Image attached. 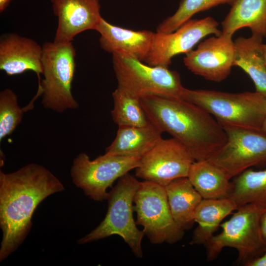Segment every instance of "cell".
<instances>
[{
    "label": "cell",
    "mask_w": 266,
    "mask_h": 266,
    "mask_svg": "<svg viewBox=\"0 0 266 266\" xmlns=\"http://www.w3.org/2000/svg\"><path fill=\"white\" fill-rule=\"evenodd\" d=\"M262 212L252 204L240 205L227 221L222 232L213 235L205 244L208 261H213L225 247L236 249L238 261L246 264L266 248L262 238L260 220Z\"/></svg>",
    "instance_id": "cell-7"
},
{
    "label": "cell",
    "mask_w": 266,
    "mask_h": 266,
    "mask_svg": "<svg viewBox=\"0 0 266 266\" xmlns=\"http://www.w3.org/2000/svg\"><path fill=\"white\" fill-rule=\"evenodd\" d=\"M213 17L190 19L170 33L156 32L152 49L144 62L151 66L168 67L175 55L187 53L205 36L220 35L222 31Z\"/></svg>",
    "instance_id": "cell-12"
},
{
    "label": "cell",
    "mask_w": 266,
    "mask_h": 266,
    "mask_svg": "<svg viewBox=\"0 0 266 266\" xmlns=\"http://www.w3.org/2000/svg\"><path fill=\"white\" fill-rule=\"evenodd\" d=\"M140 182L129 173L119 179L108 192V208L104 219L90 233L77 241L84 244L117 234L121 237L138 258L143 256L141 242L145 234L136 227L133 200Z\"/></svg>",
    "instance_id": "cell-4"
},
{
    "label": "cell",
    "mask_w": 266,
    "mask_h": 266,
    "mask_svg": "<svg viewBox=\"0 0 266 266\" xmlns=\"http://www.w3.org/2000/svg\"><path fill=\"white\" fill-rule=\"evenodd\" d=\"M229 198L238 206L252 204L262 213L266 210V169L254 170L248 168L232 182Z\"/></svg>",
    "instance_id": "cell-23"
},
{
    "label": "cell",
    "mask_w": 266,
    "mask_h": 266,
    "mask_svg": "<svg viewBox=\"0 0 266 266\" xmlns=\"http://www.w3.org/2000/svg\"><path fill=\"white\" fill-rule=\"evenodd\" d=\"M262 49H263V52L265 61L266 64V43L263 44Z\"/></svg>",
    "instance_id": "cell-30"
},
{
    "label": "cell",
    "mask_w": 266,
    "mask_h": 266,
    "mask_svg": "<svg viewBox=\"0 0 266 266\" xmlns=\"http://www.w3.org/2000/svg\"><path fill=\"white\" fill-rule=\"evenodd\" d=\"M235 0H181L176 11L162 21L157 32L170 33L179 28L199 12L209 9L220 4L231 6Z\"/></svg>",
    "instance_id": "cell-25"
},
{
    "label": "cell",
    "mask_w": 266,
    "mask_h": 266,
    "mask_svg": "<svg viewBox=\"0 0 266 266\" xmlns=\"http://www.w3.org/2000/svg\"><path fill=\"white\" fill-rule=\"evenodd\" d=\"M195 161L178 140L162 138L140 159L135 176L165 187L175 179L188 177Z\"/></svg>",
    "instance_id": "cell-11"
},
{
    "label": "cell",
    "mask_w": 266,
    "mask_h": 266,
    "mask_svg": "<svg viewBox=\"0 0 266 266\" xmlns=\"http://www.w3.org/2000/svg\"><path fill=\"white\" fill-rule=\"evenodd\" d=\"M237 204L231 199H203L194 214L198 224L194 231L191 245L205 244L220 227L221 222L236 209Z\"/></svg>",
    "instance_id": "cell-21"
},
{
    "label": "cell",
    "mask_w": 266,
    "mask_h": 266,
    "mask_svg": "<svg viewBox=\"0 0 266 266\" xmlns=\"http://www.w3.org/2000/svg\"><path fill=\"white\" fill-rule=\"evenodd\" d=\"M204 199L229 198L232 182L226 173L208 160L195 161L188 177Z\"/></svg>",
    "instance_id": "cell-22"
},
{
    "label": "cell",
    "mask_w": 266,
    "mask_h": 266,
    "mask_svg": "<svg viewBox=\"0 0 266 266\" xmlns=\"http://www.w3.org/2000/svg\"><path fill=\"white\" fill-rule=\"evenodd\" d=\"M137 225L154 244H173L182 239L184 231L175 223L165 187L154 182H140L133 200Z\"/></svg>",
    "instance_id": "cell-8"
},
{
    "label": "cell",
    "mask_w": 266,
    "mask_h": 266,
    "mask_svg": "<svg viewBox=\"0 0 266 266\" xmlns=\"http://www.w3.org/2000/svg\"><path fill=\"white\" fill-rule=\"evenodd\" d=\"M162 132L150 122L145 126H118L105 154L141 158L162 139Z\"/></svg>",
    "instance_id": "cell-17"
},
{
    "label": "cell",
    "mask_w": 266,
    "mask_h": 266,
    "mask_svg": "<svg viewBox=\"0 0 266 266\" xmlns=\"http://www.w3.org/2000/svg\"><path fill=\"white\" fill-rule=\"evenodd\" d=\"M65 190L61 181L42 165L31 163L17 170H0V262L15 252L30 231L33 215L48 196Z\"/></svg>",
    "instance_id": "cell-1"
},
{
    "label": "cell",
    "mask_w": 266,
    "mask_h": 266,
    "mask_svg": "<svg viewBox=\"0 0 266 266\" xmlns=\"http://www.w3.org/2000/svg\"><path fill=\"white\" fill-rule=\"evenodd\" d=\"M112 63L118 87L128 93L139 99L151 95L181 99L184 87L176 71L118 54H112Z\"/></svg>",
    "instance_id": "cell-6"
},
{
    "label": "cell",
    "mask_w": 266,
    "mask_h": 266,
    "mask_svg": "<svg viewBox=\"0 0 266 266\" xmlns=\"http://www.w3.org/2000/svg\"><path fill=\"white\" fill-rule=\"evenodd\" d=\"M12 0H0V12H2Z\"/></svg>",
    "instance_id": "cell-29"
},
{
    "label": "cell",
    "mask_w": 266,
    "mask_h": 266,
    "mask_svg": "<svg viewBox=\"0 0 266 266\" xmlns=\"http://www.w3.org/2000/svg\"><path fill=\"white\" fill-rule=\"evenodd\" d=\"M227 140L208 160L230 179L253 166L266 163V133L262 131L221 125Z\"/></svg>",
    "instance_id": "cell-10"
},
{
    "label": "cell",
    "mask_w": 266,
    "mask_h": 266,
    "mask_svg": "<svg viewBox=\"0 0 266 266\" xmlns=\"http://www.w3.org/2000/svg\"><path fill=\"white\" fill-rule=\"evenodd\" d=\"M43 48L32 39L15 33L3 35L0 40V69L8 75L31 70L37 75L38 84L43 75Z\"/></svg>",
    "instance_id": "cell-15"
},
{
    "label": "cell",
    "mask_w": 266,
    "mask_h": 266,
    "mask_svg": "<svg viewBox=\"0 0 266 266\" xmlns=\"http://www.w3.org/2000/svg\"><path fill=\"white\" fill-rule=\"evenodd\" d=\"M264 254L249 261L245 264L247 266H266V248Z\"/></svg>",
    "instance_id": "cell-27"
},
{
    "label": "cell",
    "mask_w": 266,
    "mask_h": 266,
    "mask_svg": "<svg viewBox=\"0 0 266 266\" xmlns=\"http://www.w3.org/2000/svg\"><path fill=\"white\" fill-rule=\"evenodd\" d=\"M140 158L104 154L91 160L84 152L73 160L70 176L85 195L96 201L106 200L107 190L117 179L139 165Z\"/></svg>",
    "instance_id": "cell-9"
},
{
    "label": "cell",
    "mask_w": 266,
    "mask_h": 266,
    "mask_svg": "<svg viewBox=\"0 0 266 266\" xmlns=\"http://www.w3.org/2000/svg\"><path fill=\"white\" fill-rule=\"evenodd\" d=\"M260 232L263 242L266 246V210L261 215L260 220Z\"/></svg>",
    "instance_id": "cell-28"
},
{
    "label": "cell",
    "mask_w": 266,
    "mask_h": 266,
    "mask_svg": "<svg viewBox=\"0 0 266 266\" xmlns=\"http://www.w3.org/2000/svg\"><path fill=\"white\" fill-rule=\"evenodd\" d=\"M262 131L266 133V116L263 124Z\"/></svg>",
    "instance_id": "cell-31"
},
{
    "label": "cell",
    "mask_w": 266,
    "mask_h": 266,
    "mask_svg": "<svg viewBox=\"0 0 266 266\" xmlns=\"http://www.w3.org/2000/svg\"><path fill=\"white\" fill-rule=\"evenodd\" d=\"M114 106L112 119L118 126L142 127L150 123L140 99L118 87L112 94Z\"/></svg>",
    "instance_id": "cell-24"
},
{
    "label": "cell",
    "mask_w": 266,
    "mask_h": 266,
    "mask_svg": "<svg viewBox=\"0 0 266 266\" xmlns=\"http://www.w3.org/2000/svg\"><path fill=\"white\" fill-rule=\"evenodd\" d=\"M58 18L54 42H72L78 34L94 30L101 17L99 0H51Z\"/></svg>",
    "instance_id": "cell-14"
},
{
    "label": "cell",
    "mask_w": 266,
    "mask_h": 266,
    "mask_svg": "<svg viewBox=\"0 0 266 266\" xmlns=\"http://www.w3.org/2000/svg\"><path fill=\"white\" fill-rule=\"evenodd\" d=\"M181 99L202 108L221 125L262 131L266 98L256 91L231 93L184 88Z\"/></svg>",
    "instance_id": "cell-3"
},
{
    "label": "cell",
    "mask_w": 266,
    "mask_h": 266,
    "mask_svg": "<svg viewBox=\"0 0 266 266\" xmlns=\"http://www.w3.org/2000/svg\"><path fill=\"white\" fill-rule=\"evenodd\" d=\"M24 110L13 90L6 88L0 93V141L11 134L22 122Z\"/></svg>",
    "instance_id": "cell-26"
},
{
    "label": "cell",
    "mask_w": 266,
    "mask_h": 266,
    "mask_svg": "<svg viewBox=\"0 0 266 266\" xmlns=\"http://www.w3.org/2000/svg\"><path fill=\"white\" fill-rule=\"evenodd\" d=\"M140 100L149 121L180 142L195 161L208 160L226 142L222 125L193 103L158 95L143 97Z\"/></svg>",
    "instance_id": "cell-2"
},
{
    "label": "cell",
    "mask_w": 266,
    "mask_h": 266,
    "mask_svg": "<svg viewBox=\"0 0 266 266\" xmlns=\"http://www.w3.org/2000/svg\"><path fill=\"white\" fill-rule=\"evenodd\" d=\"M233 35L223 33L201 41L196 50L186 54L185 66L206 80L220 82L228 77L235 58Z\"/></svg>",
    "instance_id": "cell-13"
},
{
    "label": "cell",
    "mask_w": 266,
    "mask_h": 266,
    "mask_svg": "<svg viewBox=\"0 0 266 266\" xmlns=\"http://www.w3.org/2000/svg\"><path fill=\"white\" fill-rule=\"evenodd\" d=\"M42 48L43 78L28 106L33 108L35 100L41 95V103L46 109L63 113L77 108L79 104L71 92L76 55L72 42L58 44L46 42Z\"/></svg>",
    "instance_id": "cell-5"
},
{
    "label": "cell",
    "mask_w": 266,
    "mask_h": 266,
    "mask_svg": "<svg viewBox=\"0 0 266 266\" xmlns=\"http://www.w3.org/2000/svg\"><path fill=\"white\" fill-rule=\"evenodd\" d=\"M222 27L223 33L233 35L247 27L252 34L266 37V0H235Z\"/></svg>",
    "instance_id": "cell-19"
},
{
    "label": "cell",
    "mask_w": 266,
    "mask_h": 266,
    "mask_svg": "<svg viewBox=\"0 0 266 266\" xmlns=\"http://www.w3.org/2000/svg\"><path fill=\"white\" fill-rule=\"evenodd\" d=\"M165 189L175 223L184 231L190 229L195 223L196 210L203 198L187 177L172 181Z\"/></svg>",
    "instance_id": "cell-20"
},
{
    "label": "cell",
    "mask_w": 266,
    "mask_h": 266,
    "mask_svg": "<svg viewBox=\"0 0 266 266\" xmlns=\"http://www.w3.org/2000/svg\"><path fill=\"white\" fill-rule=\"evenodd\" d=\"M261 36L252 34L249 37L239 36L235 41L233 66L241 68L253 81L256 91L266 98V64Z\"/></svg>",
    "instance_id": "cell-18"
},
{
    "label": "cell",
    "mask_w": 266,
    "mask_h": 266,
    "mask_svg": "<svg viewBox=\"0 0 266 266\" xmlns=\"http://www.w3.org/2000/svg\"><path fill=\"white\" fill-rule=\"evenodd\" d=\"M95 30L100 36V46L105 51L133 57L144 62L154 41L155 33L148 30L133 31L112 25L102 17Z\"/></svg>",
    "instance_id": "cell-16"
}]
</instances>
